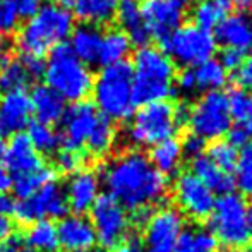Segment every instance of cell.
Masks as SVG:
<instances>
[{"label": "cell", "mask_w": 252, "mask_h": 252, "mask_svg": "<svg viewBox=\"0 0 252 252\" xmlns=\"http://www.w3.org/2000/svg\"><path fill=\"white\" fill-rule=\"evenodd\" d=\"M103 182L113 199L132 211L159 202L168 189L166 177L153 168L144 153L136 150L115 156L103 168Z\"/></svg>", "instance_id": "cell-1"}, {"label": "cell", "mask_w": 252, "mask_h": 252, "mask_svg": "<svg viewBox=\"0 0 252 252\" xmlns=\"http://www.w3.org/2000/svg\"><path fill=\"white\" fill-rule=\"evenodd\" d=\"M132 65V100L134 105L166 101L177 93L173 86L175 63L156 47H143L134 55Z\"/></svg>", "instance_id": "cell-2"}, {"label": "cell", "mask_w": 252, "mask_h": 252, "mask_svg": "<svg viewBox=\"0 0 252 252\" xmlns=\"http://www.w3.org/2000/svg\"><path fill=\"white\" fill-rule=\"evenodd\" d=\"M74 30V16L69 9L57 3H43L33 17L17 31L16 45L21 55L43 57L62 45Z\"/></svg>", "instance_id": "cell-3"}, {"label": "cell", "mask_w": 252, "mask_h": 252, "mask_svg": "<svg viewBox=\"0 0 252 252\" xmlns=\"http://www.w3.org/2000/svg\"><path fill=\"white\" fill-rule=\"evenodd\" d=\"M43 76L47 81L45 86L53 90L65 101H84L93 90L94 77L91 69L81 62L65 43L57 45L48 52Z\"/></svg>", "instance_id": "cell-4"}, {"label": "cell", "mask_w": 252, "mask_h": 252, "mask_svg": "<svg viewBox=\"0 0 252 252\" xmlns=\"http://www.w3.org/2000/svg\"><path fill=\"white\" fill-rule=\"evenodd\" d=\"M91 94L98 113L112 122H124L134 112L132 100V65L119 62L106 65L93 81Z\"/></svg>", "instance_id": "cell-5"}, {"label": "cell", "mask_w": 252, "mask_h": 252, "mask_svg": "<svg viewBox=\"0 0 252 252\" xmlns=\"http://www.w3.org/2000/svg\"><path fill=\"white\" fill-rule=\"evenodd\" d=\"M180 124L182 120L179 119L177 106L172 103H150L134 113L127 129V139L137 148H153L161 141L173 139Z\"/></svg>", "instance_id": "cell-6"}, {"label": "cell", "mask_w": 252, "mask_h": 252, "mask_svg": "<svg viewBox=\"0 0 252 252\" xmlns=\"http://www.w3.org/2000/svg\"><path fill=\"white\" fill-rule=\"evenodd\" d=\"M249 206L239 194H223L215 201L209 215V232L218 244L228 249H244L251 240L249 221H247Z\"/></svg>", "instance_id": "cell-7"}, {"label": "cell", "mask_w": 252, "mask_h": 252, "mask_svg": "<svg viewBox=\"0 0 252 252\" xmlns=\"http://www.w3.org/2000/svg\"><path fill=\"white\" fill-rule=\"evenodd\" d=\"M159 50L165 52L173 63L189 69L213 59L216 52V40L209 31L201 30L194 24H184L175 33L159 41Z\"/></svg>", "instance_id": "cell-8"}, {"label": "cell", "mask_w": 252, "mask_h": 252, "mask_svg": "<svg viewBox=\"0 0 252 252\" xmlns=\"http://www.w3.org/2000/svg\"><path fill=\"white\" fill-rule=\"evenodd\" d=\"M187 122L192 134L199 136L201 139L220 141V137L228 134L232 127L226 94L223 91L204 93L189 110Z\"/></svg>", "instance_id": "cell-9"}, {"label": "cell", "mask_w": 252, "mask_h": 252, "mask_svg": "<svg viewBox=\"0 0 252 252\" xmlns=\"http://www.w3.org/2000/svg\"><path fill=\"white\" fill-rule=\"evenodd\" d=\"M90 221L103 249H117L129 233L127 209L110 194H101L90 209Z\"/></svg>", "instance_id": "cell-10"}, {"label": "cell", "mask_w": 252, "mask_h": 252, "mask_svg": "<svg viewBox=\"0 0 252 252\" xmlns=\"http://www.w3.org/2000/svg\"><path fill=\"white\" fill-rule=\"evenodd\" d=\"M69 213L63 187L57 180L45 184L34 196L16 204L14 216L21 223H36L41 220H62Z\"/></svg>", "instance_id": "cell-11"}, {"label": "cell", "mask_w": 252, "mask_h": 252, "mask_svg": "<svg viewBox=\"0 0 252 252\" xmlns=\"http://www.w3.org/2000/svg\"><path fill=\"white\" fill-rule=\"evenodd\" d=\"M190 10V0H143L141 14L148 31L158 41L184 26Z\"/></svg>", "instance_id": "cell-12"}, {"label": "cell", "mask_w": 252, "mask_h": 252, "mask_svg": "<svg viewBox=\"0 0 252 252\" xmlns=\"http://www.w3.org/2000/svg\"><path fill=\"white\" fill-rule=\"evenodd\" d=\"M184 226V216L177 208L158 209L144 225L143 252H173Z\"/></svg>", "instance_id": "cell-13"}, {"label": "cell", "mask_w": 252, "mask_h": 252, "mask_svg": "<svg viewBox=\"0 0 252 252\" xmlns=\"http://www.w3.org/2000/svg\"><path fill=\"white\" fill-rule=\"evenodd\" d=\"M100 113L96 106L90 101H79L72 103L65 110L62 117V132L60 134V148L65 151H76L81 150L86 144L88 136L91 134L93 127L96 126Z\"/></svg>", "instance_id": "cell-14"}, {"label": "cell", "mask_w": 252, "mask_h": 252, "mask_svg": "<svg viewBox=\"0 0 252 252\" xmlns=\"http://www.w3.org/2000/svg\"><path fill=\"white\" fill-rule=\"evenodd\" d=\"M173 197L179 211L194 220L209 218L215 208V192L190 172L180 173L173 186Z\"/></svg>", "instance_id": "cell-15"}, {"label": "cell", "mask_w": 252, "mask_h": 252, "mask_svg": "<svg viewBox=\"0 0 252 252\" xmlns=\"http://www.w3.org/2000/svg\"><path fill=\"white\" fill-rule=\"evenodd\" d=\"M33 110L26 91L0 94V137H12L23 134L31 124Z\"/></svg>", "instance_id": "cell-16"}, {"label": "cell", "mask_w": 252, "mask_h": 252, "mask_svg": "<svg viewBox=\"0 0 252 252\" xmlns=\"http://www.w3.org/2000/svg\"><path fill=\"white\" fill-rule=\"evenodd\" d=\"M2 159L5 163L3 168L16 177L33 173L43 166L41 155L33 148L26 134H17L10 137L9 144H5Z\"/></svg>", "instance_id": "cell-17"}, {"label": "cell", "mask_w": 252, "mask_h": 252, "mask_svg": "<svg viewBox=\"0 0 252 252\" xmlns=\"http://www.w3.org/2000/svg\"><path fill=\"white\" fill-rule=\"evenodd\" d=\"M57 237L59 246L65 251L79 252L86 249H93L96 244V233L91 225L90 218L83 215H67L59 221Z\"/></svg>", "instance_id": "cell-18"}, {"label": "cell", "mask_w": 252, "mask_h": 252, "mask_svg": "<svg viewBox=\"0 0 252 252\" xmlns=\"http://www.w3.org/2000/svg\"><path fill=\"white\" fill-rule=\"evenodd\" d=\"M216 45L237 50L242 55L252 52V17L246 12L230 14L215 30Z\"/></svg>", "instance_id": "cell-19"}, {"label": "cell", "mask_w": 252, "mask_h": 252, "mask_svg": "<svg viewBox=\"0 0 252 252\" xmlns=\"http://www.w3.org/2000/svg\"><path fill=\"white\" fill-rule=\"evenodd\" d=\"M63 192H65L69 209H72L74 215L84 216V213H90L91 206L100 196L98 175L90 170H79L70 175Z\"/></svg>", "instance_id": "cell-20"}, {"label": "cell", "mask_w": 252, "mask_h": 252, "mask_svg": "<svg viewBox=\"0 0 252 252\" xmlns=\"http://www.w3.org/2000/svg\"><path fill=\"white\" fill-rule=\"evenodd\" d=\"M115 19L120 26V31H124L127 34L130 43L137 45L141 48L148 47L151 34L143 21L139 0H119Z\"/></svg>", "instance_id": "cell-21"}, {"label": "cell", "mask_w": 252, "mask_h": 252, "mask_svg": "<svg viewBox=\"0 0 252 252\" xmlns=\"http://www.w3.org/2000/svg\"><path fill=\"white\" fill-rule=\"evenodd\" d=\"M31 100V110L36 119V122L53 126V124L60 122L67 110L65 100L59 96L53 90L48 86H36L30 94Z\"/></svg>", "instance_id": "cell-22"}, {"label": "cell", "mask_w": 252, "mask_h": 252, "mask_svg": "<svg viewBox=\"0 0 252 252\" xmlns=\"http://www.w3.org/2000/svg\"><path fill=\"white\" fill-rule=\"evenodd\" d=\"M101 36L103 31L100 28L91 26V24H79V26H74L72 33H70L69 48L81 62L90 67L93 63H98Z\"/></svg>", "instance_id": "cell-23"}, {"label": "cell", "mask_w": 252, "mask_h": 252, "mask_svg": "<svg viewBox=\"0 0 252 252\" xmlns=\"http://www.w3.org/2000/svg\"><path fill=\"white\" fill-rule=\"evenodd\" d=\"M190 173L196 175L213 192H221V194L233 192V187H235L233 177L230 173H225L223 170H220L206 155H201L192 159V170H190Z\"/></svg>", "instance_id": "cell-24"}, {"label": "cell", "mask_w": 252, "mask_h": 252, "mask_svg": "<svg viewBox=\"0 0 252 252\" xmlns=\"http://www.w3.org/2000/svg\"><path fill=\"white\" fill-rule=\"evenodd\" d=\"M232 0H199L190 10L192 24L211 33L232 14Z\"/></svg>", "instance_id": "cell-25"}, {"label": "cell", "mask_w": 252, "mask_h": 252, "mask_svg": "<svg viewBox=\"0 0 252 252\" xmlns=\"http://www.w3.org/2000/svg\"><path fill=\"white\" fill-rule=\"evenodd\" d=\"M119 0H77L74 3V14L81 24H91L100 28L115 19Z\"/></svg>", "instance_id": "cell-26"}, {"label": "cell", "mask_w": 252, "mask_h": 252, "mask_svg": "<svg viewBox=\"0 0 252 252\" xmlns=\"http://www.w3.org/2000/svg\"><path fill=\"white\" fill-rule=\"evenodd\" d=\"M182 156L184 153L180 143L173 137V139L161 141L151 148L150 161L156 172H159L163 177H168L179 172L180 165H182Z\"/></svg>", "instance_id": "cell-27"}, {"label": "cell", "mask_w": 252, "mask_h": 252, "mask_svg": "<svg viewBox=\"0 0 252 252\" xmlns=\"http://www.w3.org/2000/svg\"><path fill=\"white\" fill-rule=\"evenodd\" d=\"M132 43L127 38V34L120 30H108L101 36V48L98 63L103 67L112 65V63L126 62V57L130 53Z\"/></svg>", "instance_id": "cell-28"}, {"label": "cell", "mask_w": 252, "mask_h": 252, "mask_svg": "<svg viewBox=\"0 0 252 252\" xmlns=\"http://www.w3.org/2000/svg\"><path fill=\"white\" fill-rule=\"evenodd\" d=\"M33 77L28 74L26 67L19 59H5L0 65V93L24 91Z\"/></svg>", "instance_id": "cell-29"}, {"label": "cell", "mask_w": 252, "mask_h": 252, "mask_svg": "<svg viewBox=\"0 0 252 252\" xmlns=\"http://www.w3.org/2000/svg\"><path fill=\"white\" fill-rule=\"evenodd\" d=\"M55 180V170L50 168V166H41L40 170L33 173H26V175H19L12 179V187L10 189L14 190L16 197L19 201H26L30 199L31 196L38 192L45 184Z\"/></svg>", "instance_id": "cell-30"}, {"label": "cell", "mask_w": 252, "mask_h": 252, "mask_svg": "<svg viewBox=\"0 0 252 252\" xmlns=\"http://www.w3.org/2000/svg\"><path fill=\"white\" fill-rule=\"evenodd\" d=\"M115 137H117V130H115L113 122L108 119H105L103 115H100L96 126L93 127L91 134L88 136L84 146H86V150L90 155L101 158V156H105L106 153L113 148Z\"/></svg>", "instance_id": "cell-31"}, {"label": "cell", "mask_w": 252, "mask_h": 252, "mask_svg": "<svg viewBox=\"0 0 252 252\" xmlns=\"http://www.w3.org/2000/svg\"><path fill=\"white\" fill-rule=\"evenodd\" d=\"M26 244L36 252H57L60 246L55 225L48 220L33 223L26 232Z\"/></svg>", "instance_id": "cell-32"}, {"label": "cell", "mask_w": 252, "mask_h": 252, "mask_svg": "<svg viewBox=\"0 0 252 252\" xmlns=\"http://www.w3.org/2000/svg\"><path fill=\"white\" fill-rule=\"evenodd\" d=\"M197 90L202 91H220L228 81V72L220 63L218 59H209L194 69Z\"/></svg>", "instance_id": "cell-33"}, {"label": "cell", "mask_w": 252, "mask_h": 252, "mask_svg": "<svg viewBox=\"0 0 252 252\" xmlns=\"http://www.w3.org/2000/svg\"><path fill=\"white\" fill-rule=\"evenodd\" d=\"M218 246L209 230L189 228L180 233L173 252H218Z\"/></svg>", "instance_id": "cell-34"}, {"label": "cell", "mask_w": 252, "mask_h": 252, "mask_svg": "<svg viewBox=\"0 0 252 252\" xmlns=\"http://www.w3.org/2000/svg\"><path fill=\"white\" fill-rule=\"evenodd\" d=\"M28 139L33 144V148L38 153L52 155L60 148V134L53 129V126H47L41 122H31L28 126Z\"/></svg>", "instance_id": "cell-35"}, {"label": "cell", "mask_w": 252, "mask_h": 252, "mask_svg": "<svg viewBox=\"0 0 252 252\" xmlns=\"http://www.w3.org/2000/svg\"><path fill=\"white\" fill-rule=\"evenodd\" d=\"M228 110L232 120L242 124H249L252 120V91L244 88H233L228 94Z\"/></svg>", "instance_id": "cell-36"}, {"label": "cell", "mask_w": 252, "mask_h": 252, "mask_svg": "<svg viewBox=\"0 0 252 252\" xmlns=\"http://www.w3.org/2000/svg\"><path fill=\"white\" fill-rule=\"evenodd\" d=\"M208 156L220 170H223L225 173H230L232 170H235L237 159H239V151L237 148H233L228 141H215L211 146L208 148Z\"/></svg>", "instance_id": "cell-37"}, {"label": "cell", "mask_w": 252, "mask_h": 252, "mask_svg": "<svg viewBox=\"0 0 252 252\" xmlns=\"http://www.w3.org/2000/svg\"><path fill=\"white\" fill-rule=\"evenodd\" d=\"M235 186L246 196H252V143L242 148L235 166Z\"/></svg>", "instance_id": "cell-38"}, {"label": "cell", "mask_w": 252, "mask_h": 252, "mask_svg": "<svg viewBox=\"0 0 252 252\" xmlns=\"http://www.w3.org/2000/svg\"><path fill=\"white\" fill-rule=\"evenodd\" d=\"M55 165L60 173L72 175V173L79 172L81 165H83V155H81V153H76V151L60 150L55 156Z\"/></svg>", "instance_id": "cell-39"}, {"label": "cell", "mask_w": 252, "mask_h": 252, "mask_svg": "<svg viewBox=\"0 0 252 252\" xmlns=\"http://www.w3.org/2000/svg\"><path fill=\"white\" fill-rule=\"evenodd\" d=\"M7 2H9V5L12 7V10L19 19L26 21L33 17L43 5V0H7Z\"/></svg>", "instance_id": "cell-40"}, {"label": "cell", "mask_w": 252, "mask_h": 252, "mask_svg": "<svg viewBox=\"0 0 252 252\" xmlns=\"http://www.w3.org/2000/svg\"><path fill=\"white\" fill-rule=\"evenodd\" d=\"M19 24V17L12 10L7 0H0V34L12 33Z\"/></svg>", "instance_id": "cell-41"}, {"label": "cell", "mask_w": 252, "mask_h": 252, "mask_svg": "<svg viewBox=\"0 0 252 252\" xmlns=\"http://www.w3.org/2000/svg\"><path fill=\"white\" fill-rule=\"evenodd\" d=\"M180 148H182V153L187 156H190V158H197V156L204 155V150H206V141L201 139L199 136H196V134H187L186 137H184L182 144H180Z\"/></svg>", "instance_id": "cell-42"}, {"label": "cell", "mask_w": 252, "mask_h": 252, "mask_svg": "<svg viewBox=\"0 0 252 252\" xmlns=\"http://www.w3.org/2000/svg\"><path fill=\"white\" fill-rule=\"evenodd\" d=\"M21 62L23 65L26 67L28 74H30L33 79L36 77L43 76V70H45V60L43 57H34V55H21Z\"/></svg>", "instance_id": "cell-43"}, {"label": "cell", "mask_w": 252, "mask_h": 252, "mask_svg": "<svg viewBox=\"0 0 252 252\" xmlns=\"http://www.w3.org/2000/svg\"><path fill=\"white\" fill-rule=\"evenodd\" d=\"M180 93L184 94H190L192 91L197 90V84H196V76H194V70L192 69H184L182 72L179 74L177 77V88Z\"/></svg>", "instance_id": "cell-44"}, {"label": "cell", "mask_w": 252, "mask_h": 252, "mask_svg": "<svg viewBox=\"0 0 252 252\" xmlns=\"http://www.w3.org/2000/svg\"><path fill=\"white\" fill-rule=\"evenodd\" d=\"M244 62V55L237 50H230V48H223L221 55H220V63L225 67V70H237Z\"/></svg>", "instance_id": "cell-45"}, {"label": "cell", "mask_w": 252, "mask_h": 252, "mask_svg": "<svg viewBox=\"0 0 252 252\" xmlns=\"http://www.w3.org/2000/svg\"><path fill=\"white\" fill-rule=\"evenodd\" d=\"M237 83L244 90L252 91V55L247 57L242 65L237 69Z\"/></svg>", "instance_id": "cell-46"}, {"label": "cell", "mask_w": 252, "mask_h": 252, "mask_svg": "<svg viewBox=\"0 0 252 252\" xmlns=\"http://www.w3.org/2000/svg\"><path fill=\"white\" fill-rule=\"evenodd\" d=\"M251 134L247 130V127L244 126H237V127H230L228 130V143L233 148H244L249 144Z\"/></svg>", "instance_id": "cell-47"}, {"label": "cell", "mask_w": 252, "mask_h": 252, "mask_svg": "<svg viewBox=\"0 0 252 252\" xmlns=\"http://www.w3.org/2000/svg\"><path fill=\"white\" fill-rule=\"evenodd\" d=\"M117 252H143V242L137 237L127 235L122 240V244L117 247Z\"/></svg>", "instance_id": "cell-48"}, {"label": "cell", "mask_w": 252, "mask_h": 252, "mask_svg": "<svg viewBox=\"0 0 252 252\" xmlns=\"http://www.w3.org/2000/svg\"><path fill=\"white\" fill-rule=\"evenodd\" d=\"M16 199L9 194H3L0 196V216H5V218H10L14 216V211H16Z\"/></svg>", "instance_id": "cell-49"}, {"label": "cell", "mask_w": 252, "mask_h": 252, "mask_svg": "<svg viewBox=\"0 0 252 252\" xmlns=\"http://www.w3.org/2000/svg\"><path fill=\"white\" fill-rule=\"evenodd\" d=\"M21 247H23V242L16 235H10L7 239L0 240V252H19Z\"/></svg>", "instance_id": "cell-50"}, {"label": "cell", "mask_w": 252, "mask_h": 252, "mask_svg": "<svg viewBox=\"0 0 252 252\" xmlns=\"http://www.w3.org/2000/svg\"><path fill=\"white\" fill-rule=\"evenodd\" d=\"M10 187H12V175L3 166H0V196L9 192Z\"/></svg>", "instance_id": "cell-51"}, {"label": "cell", "mask_w": 252, "mask_h": 252, "mask_svg": "<svg viewBox=\"0 0 252 252\" xmlns=\"http://www.w3.org/2000/svg\"><path fill=\"white\" fill-rule=\"evenodd\" d=\"M14 232V223L10 218H5V216H0V240L10 237Z\"/></svg>", "instance_id": "cell-52"}, {"label": "cell", "mask_w": 252, "mask_h": 252, "mask_svg": "<svg viewBox=\"0 0 252 252\" xmlns=\"http://www.w3.org/2000/svg\"><path fill=\"white\" fill-rule=\"evenodd\" d=\"M232 3H235L240 9V12H249L252 10V0H232Z\"/></svg>", "instance_id": "cell-53"}, {"label": "cell", "mask_w": 252, "mask_h": 252, "mask_svg": "<svg viewBox=\"0 0 252 252\" xmlns=\"http://www.w3.org/2000/svg\"><path fill=\"white\" fill-rule=\"evenodd\" d=\"M5 48H7V40H5V36H3V34H0V65H2V62L7 59Z\"/></svg>", "instance_id": "cell-54"}, {"label": "cell", "mask_w": 252, "mask_h": 252, "mask_svg": "<svg viewBox=\"0 0 252 252\" xmlns=\"http://www.w3.org/2000/svg\"><path fill=\"white\" fill-rule=\"evenodd\" d=\"M77 0H55L57 5L63 7V9H67V7H74V3H76Z\"/></svg>", "instance_id": "cell-55"}, {"label": "cell", "mask_w": 252, "mask_h": 252, "mask_svg": "<svg viewBox=\"0 0 252 252\" xmlns=\"http://www.w3.org/2000/svg\"><path fill=\"white\" fill-rule=\"evenodd\" d=\"M247 221H249V232H251V237H252V206L247 211Z\"/></svg>", "instance_id": "cell-56"}, {"label": "cell", "mask_w": 252, "mask_h": 252, "mask_svg": "<svg viewBox=\"0 0 252 252\" xmlns=\"http://www.w3.org/2000/svg\"><path fill=\"white\" fill-rule=\"evenodd\" d=\"M3 150H5V143H3V139L0 137V159H2V156H3Z\"/></svg>", "instance_id": "cell-57"}, {"label": "cell", "mask_w": 252, "mask_h": 252, "mask_svg": "<svg viewBox=\"0 0 252 252\" xmlns=\"http://www.w3.org/2000/svg\"><path fill=\"white\" fill-rule=\"evenodd\" d=\"M79 252H108L105 249H86V251H79Z\"/></svg>", "instance_id": "cell-58"}, {"label": "cell", "mask_w": 252, "mask_h": 252, "mask_svg": "<svg viewBox=\"0 0 252 252\" xmlns=\"http://www.w3.org/2000/svg\"><path fill=\"white\" fill-rule=\"evenodd\" d=\"M19 252H36V251H33L31 247H28V246H26V247L23 246V247H21V251H19Z\"/></svg>", "instance_id": "cell-59"}, {"label": "cell", "mask_w": 252, "mask_h": 252, "mask_svg": "<svg viewBox=\"0 0 252 252\" xmlns=\"http://www.w3.org/2000/svg\"><path fill=\"white\" fill-rule=\"evenodd\" d=\"M240 252H252V246H246L244 249H240Z\"/></svg>", "instance_id": "cell-60"}, {"label": "cell", "mask_w": 252, "mask_h": 252, "mask_svg": "<svg viewBox=\"0 0 252 252\" xmlns=\"http://www.w3.org/2000/svg\"><path fill=\"white\" fill-rule=\"evenodd\" d=\"M246 127H247V130H249V134H251V136H252V120H251L249 124H247Z\"/></svg>", "instance_id": "cell-61"}]
</instances>
